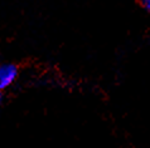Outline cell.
I'll use <instances>...</instances> for the list:
<instances>
[{"instance_id":"6da1fadb","label":"cell","mask_w":150,"mask_h":148,"mask_svg":"<svg viewBox=\"0 0 150 148\" xmlns=\"http://www.w3.org/2000/svg\"><path fill=\"white\" fill-rule=\"evenodd\" d=\"M19 75V69L15 64L5 63L0 65V92L14 84Z\"/></svg>"},{"instance_id":"7a4b0ae2","label":"cell","mask_w":150,"mask_h":148,"mask_svg":"<svg viewBox=\"0 0 150 148\" xmlns=\"http://www.w3.org/2000/svg\"><path fill=\"white\" fill-rule=\"evenodd\" d=\"M139 3L145 10L150 13V0H139Z\"/></svg>"},{"instance_id":"3957f363","label":"cell","mask_w":150,"mask_h":148,"mask_svg":"<svg viewBox=\"0 0 150 148\" xmlns=\"http://www.w3.org/2000/svg\"><path fill=\"white\" fill-rule=\"evenodd\" d=\"M3 99H4V97H3V92H0V107H1V104H3Z\"/></svg>"}]
</instances>
